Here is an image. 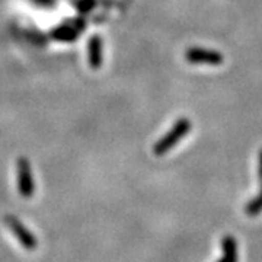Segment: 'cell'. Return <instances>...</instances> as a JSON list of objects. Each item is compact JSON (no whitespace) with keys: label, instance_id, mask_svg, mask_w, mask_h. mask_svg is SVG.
<instances>
[{"label":"cell","instance_id":"5b68a950","mask_svg":"<svg viewBox=\"0 0 262 262\" xmlns=\"http://www.w3.org/2000/svg\"><path fill=\"white\" fill-rule=\"evenodd\" d=\"M5 223L9 226L12 233L18 237L19 242L22 244L24 248H27V249H35L37 248V241H35L34 234L31 233L28 229L19 222L18 219H15L13 215L10 214L6 215L5 217Z\"/></svg>","mask_w":262,"mask_h":262},{"label":"cell","instance_id":"52a82bcc","mask_svg":"<svg viewBox=\"0 0 262 262\" xmlns=\"http://www.w3.org/2000/svg\"><path fill=\"white\" fill-rule=\"evenodd\" d=\"M223 246H225V258L220 262H236V244L233 237H226Z\"/></svg>","mask_w":262,"mask_h":262},{"label":"cell","instance_id":"9c48e42d","mask_svg":"<svg viewBox=\"0 0 262 262\" xmlns=\"http://www.w3.org/2000/svg\"><path fill=\"white\" fill-rule=\"evenodd\" d=\"M95 0H76L75 8L80 12H89L94 9Z\"/></svg>","mask_w":262,"mask_h":262},{"label":"cell","instance_id":"30bf717a","mask_svg":"<svg viewBox=\"0 0 262 262\" xmlns=\"http://www.w3.org/2000/svg\"><path fill=\"white\" fill-rule=\"evenodd\" d=\"M259 177L262 179V150L259 151Z\"/></svg>","mask_w":262,"mask_h":262},{"label":"cell","instance_id":"6da1fadb","mask_svg":"<svg viewBox=\"0 0 262 262\" xmlns=\"http://www.w3.org/2000/svg\"><path fill=\"white\" fill-rule=\"evenodd\" d=\"M191 130V121L188 118H179L178 121L173 124V127L153 146V153L156 156H163L172 150L179 141L182 140Z\"/></svg>","mask_w":262,"mask_h":262},{"label":"cell","instance_id":"7a4b0ae2","mask_svg":"<svg viewBox=\"0 0 262 262\" xmlns=\"http://www.w3.org/2000/svg\"><path fill=\"white\" fill-rule=\"evenodd\" d=\"M16 175H18L19 194L24 198H31L35 191V182H34L31 162L24 156L19 158L16 162Z\"/></svg>","mask_w":262,"mask_h":262},{"label":"cell","instance_id":"ba28073f","mask_svg":"<svg viewBox=\"0 0 262 262\" xmlns=\"http://www.w3.org/2000/svg\"><path fill=\"white\" fill-rule=\"evenodd\" d=\"M261 210H262V192L259 194V195L256 196L255 200H253L249 206H248V208H246V213L251 215H255V214H258Z\"/></svg>","mask_w":262,"mask_h":262},{"label":"cell","instance_id":"8992f818","mask_svg":"<svg viewBox=\"0 0 262 262\" xmlns=\"http://www.w3.org/2000/svg\"><path fill=\"white\" fill-rule=\"evenodd\" d=\"M88 61L94 70H99L103 63V42L99 35H92L88 42Z\"/></svg>","mask_w":262,"mask_h":262},{"label":"cell","instance_id":"277c9868","mask_svg":"<svg viewBox=\"0 0 262 262\" xmlns=\"http://www.w3.org/2000/svg\"><path fill=\"white\" fill-rule=\"evenodd\" d=\"M185 58L189 63H194V64L219 66L223 63V56L219 51L200 47L188 48L185 53Z\"/></svg>","mask_w":262,"mask_h":262},{"label":"cell","instance_id":"8fae6325","mask_svg":"<svg viewBox=\"0 0 262 262\" xmlns=\"http://www.w3.org/2000/svg\"><path fill=\"white\" fill-rule=\"evenodd\" d=\"M48 2H51V0H37L38 5H46V3H48Z\"/></svg>","mask_w":262,"mask_h":262},{"label":"cell","instance_id":"3957f363","mask_svg":"<svg viewBox=\"0 0 262 262\" xmlns=\"http://www.w3.org/2000/svg\"><path fill=\"white\" fill-rule=\"evenodd\" d=\"M84 27H86V24L82 18L72 19V20L60 24L58 27L53 29L51 37L57 41H61V42H73L76 38L82 35Z\"/></svg>","mask_w":262,"mask_h":262}]
</instances>
